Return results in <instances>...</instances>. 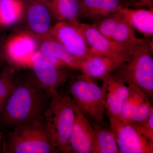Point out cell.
<instances>
[{
	"instance_id": "obj_1",
	"label": "cell",
	"mask_w": 153,
	"mask_h": 153,
	"mask_svg": "<svg viewBox=\"0 0 153 153\" xmlns=\"http://www.w3.org/2000/svg\"><path fill=\"white\" fill-rule=\"evenodd\" d=\"M52 97L41 87L32 71L16 75L13 89L0 111V126L9 131L44 117Z\"/></svg>"
},
{
	"instance_id": "obj_2",
	"label": "cell",
	"mask_w": 153,
	"mask_h": 153,
	"mask_svg": "<svg viewBox=\"0 0 153 153\" xmlns=\"http://www.w3.org/2000/svg\"><path fill=\"white\" fill-rule=\"evenodd\" d=\"M4 153H57L48 128L46 115L15 127L3 136Z\"/></svg>"
},
{
	"instance_id": "obj_3",
	"label": "cell",
	"mask_w": 153,
	"mask_h": 153,
	"mask_svg": "<svg viewBox=\"0 0 153 153\" xmlns=\"http://www.w3.org/2000/svg\"><path fill=\"white\" fill-rule=\"evenodd\" d=\"M127 85L141 91L153 99V42L149 39L133 45L128 58L112 73Z\"/></svg>"
},
{
	"instance_id": "obj_4",
	"label": "cell",
	"mask_w": 153,
	"mask_h": 153,
	"mask_svg": "<svg viewBox=\"0 0 153 153\" xmlns=\"http://www.w3.org/2000/svg\"><path fill=\"white\" fill-rule=\"evenodd\" d=\"M66 91L76 107L92 125H104L105 90L95 79L82 73L71 75Z\"/></svg>"
},
{
	"instance_id": "obj_5",
	"label": "cell",
	"mask_w": 153,
	"mask_h": 153,
	"mask_svg": "<svg viewBox=\"0 0 153 153\" xmlns=\"http://www.w3.org/2000/svg\"><path fill=\"white\" fill-rule=\"evenodd\" d=\"M75 116V105L62 88L52 96L46 114L48 128L59 153H71L69 139Z\"/></svg>"
},
{
	"instance_id": "obj_6",
	"label": "cell",
	"mask_w": 153,
	"mask_h": 153,
	"mask_svg": "<svg viewBox=\"0 0 153 153\" xmlns=\"http://www.w3.org/2000/svg\"><path fill=\"white\" fill-rule=\"evenodd\" d=\"M82 33L91 52L94 55L111 57L124 62L127 60L130 47H127L106 38L93 24L79 22H69Z\"/></svg>"
},
{
	"instance_id": "obj_7",
	"label": "cell",
	"mask_w": 153,
	"mask_h": 153,
	"mask_svg": "<svg viewBox=\"0 0 153 153\" xmlns=\"http://www.w3.org/2000/svg\"><path fill=\"white\" fill-rule=\"evenodd\" d=\"M109 120L120 153H153V143L141 133L132 124L123 122L117 118H110Z\"/></svg>"
},
{
	"instance_id": "obj_8",
	"label": "cell",
	"mask_w": 153,
	"mask_h": 153,
	"mask_svg": "<svg viewBox=\"0 0 153 153\" xmlns=\"http://www.w3.org/2000/svg\"><path fill=\"white\" fill-rule=\"evenodd\" d=\"M23 17L27 32L38 42L52 36V17L44 4L37 0H24Z\"/></svg>"
},
{
	"instance_id": "obj_9",
	"label": "cell",
	"mask_w": 153,
	"mask_h": 153,
	"mask_svg": "<svg viewBox=\"0 0 153 153\" xmlns=\"http://www.w3.org/2000/svg\"><path fill=\"white\" fill-rule=\"evenodd\" d=\"M52 35L71 55L79 60L94 55L82 33L71 22H57L52 27Z\"/></svg>"
},
{
	"instance_id": "obj_10",
	"label": "cell",
	"mask_w": 153,
	"mask_h": 153,
	"mask_svg": "<svg viewBox=\"0 0 153 153\" xmlns=\"http://www.w3.org/2000/svg\"><path fill=\"white\" fill-rule=\"evenodd\" d=\"M30 68L41 87L52 97L62 88L71 76L66 69L68 68L43 60H33Z\"/></svg>"
},
{
	"instance_id": "obj_11",
	"label": "cell",
	"mask_w": 153,
	"mask_h": 153,
	"mask_svg": "<svg viewBox=\"0 0 153 153\" xmlns=\"http://www.w3.org/2000/svg\"><path fill=\"white\" fill-rule=\"evenodd\" d=\"M36 49V39L27 32H21L7 40L4 53L7 60L14 65L30 68Z\"/></svg>"
},
{
	"instance_id": "obj_12",
	"label": "cell",
	"mask_w": 153,
	"mask_h": 153,
	"mask_svg": "<svg viewBox=\"0 0 153 153\" xmlns=\"http://www.w3.org/2000/svg\"><path fill=\"white\" fill-rule=\"evenodd\" d=\"M102 82L105 92V113L108 119L119 117L129 94L128 86L113 74Z\"/></svg>"
},
{
	"instance_id": "obj_13",
	"label": "cell",
	"mask_w": 153,
	"mask_h": 153,
	"mask_svg": "<svg viewBox=\"0 0 153 153\" xmlns=\"http://www.w3.org/2000/svg\"><path fill=\"white\" fill-rule=\"evenodd\" d=\"M94 128L90 121L75 106V116L70 139L71 153H91Z\"/></svg>"
},
{
	"instance_id": "obj_14",
	"label": "cell",
	"mask_w": 153,
	"mask_h": 153,
	"mask_svg": "<svg viewBox=\"0 0 153 153\" xmlns=\"http://www.w3.org/2000/svg\"><path fill=\"white\" fill-rule=\"evenodd\" d=\"M81 19L92 24L125 7L124 0H79ZM85 22V23H86Z\"/></svg>"
},
{
	"instance_id": "obj_15",
	"label": "cell",
	"mask_w": 153,
	"mask_h": 153,
	"mask_svg": "<svg viewBox=\"0 0 153 153\" xmlns=\"http://www.w3.org/2000/svg\"><path fill=\"white\" fill-rule=\"evenodd\" d=\"M123 63L111 57L94 55L81 60L78 70L94 79L102 81Z\"/></svg>"
},
{
	"instance_id": "obj_16",
	"label": "cell",
	"mask_w": 153,
	"mask_h": 153,
	"mask_svg": "<svg viewBox=\"0 0 153 153\" xmlns=\"http://www.w3.org/2000/svg\"><path fill=\"white\" fill-rule=\"evenodd\" d=\"M133 29L148 38L153 35V8H132L123 7L120 9Z\"/></svg>"
},
{
	"instance_id": "obj_17",
	"label": "cell",
	"mask_w": 153,
	"mask_h": 153,
	"mask_svg": "<svg viewBox=\"0 0 153 153\" xmlns=\"http://www.w3.org/2000/svg\"><path fill=\"white\" fill-rule=\"evenodd\" d=\"M44 4L52 17L58 22H71L78 20L79 0H37Z\"/></svg>"
},
{
	"instance_id": "obj_18",
	"label": "cell",
	"mask_w": 153,
	"mask_h": 153,
	"mask_svg": "<svg viewBox=\"0 0 153 153\" xmlns=\"http://www.w3.org/2000/svg\"><path fill=\"white\" fill-rule=\"evenodd\" d=\"M39 42V49L42 52L55 57L68 68L78 70L81 60L71 55L53 36Z\"/></svg>"
},
{
	"instance_id": "obj_19",
	"label": "cell",
	"mask_w": 153,
	"mask_h": 153,
	"mask_svg": "<svg viewBox=\"0 0 153 153\" xmlns=\"http://www.w3.org/2000/svg\"><path fill=\"white\" fill-rule=\"evenodd\" d=\"M93 126L94 135L91 153H120L114 133L104 125Z\"/></svg>"
},
{
	"instance_id": "obj_20",
	"label": "cell",
	"mask_w": 153,
	"mask_h": 153,
	"mask_svg": "<svg viewBox=\"0 0 153 153\" xmlns=\"http://www.w3.org/2000/svg\"><path fill=\"white\" fill-rule=\"evenodd\" d=\"M24 0L0 1V26L13 25L23 18Z\"/></svg>"
},
{
	"instance_id": "obj_21",
	"label": "cell",
	"mask_w": 153,
	"mask_h": 153,
	"mask_svg": "<svg viewBox=\"0 0 153 153\" xmlns=\"http://www.w3.org/2000/svg\"><path fill=\"white\" fill-rule=\"evenodd\" d=\"M122 13V16L116 27L111 40L127 47H130L134 44L146 41L148 38H137L131 25L123 13Z\"/></svg>"
},
{
	"instance_id": "obj_22",
	"label": "cell",
	"mask_w": 153,
	"mask_h": 153,
	"mask_svg": "<svg viewBox=\"0 0 153 153\" xmlns=\"http://www.w3.org/2000/svg\"><path fill=\"white\" fill-rule=\"evenodd\" d=\"M128 87L130 92L128 98L124 105L120 116L117 118L120 120L127 123H129L132 116L140 103L148 97L137 88L133 86Z\"/></svg>"
},
{
	"instance_id": "obj_23",
	"label": "cell",
	"mask_w": 153,
	"mask_h": 153,
	"mask_svg": "<svg viewBox=\"0 0 153 153\" xmlns=\"http://www.w3.org/2000/svg\"><path fill=\"white\" fill-rule=\"evenodd\" d=\"M122 16V13L120 10L92 24L103 36L111 40L115 29Z\"/></svg>"
},
{
	"instance_id": "obj_24",
	"label": "cell",
	"mask_w": 153,
	"mask_h": 153,
	"mask_svg": "<svg viewBox=\"0 0 153 153\" xmlns=\"http://www.w3.org/2000/svg\"><path fill=\"white\" fill-rule=\"evenodd\" d=\"M131 124L141 133L153 143V113L144 120Z\"/></svg>"
},
{
	"instance_id": "obj_25",
	"label": "cell",
	"mask_w": 153,
	"mask_h": 153,
	"mask_svg": "<svg viewBox=\"0 0 153 153\" xmlns=\"http://www.w3.org/2000/svg\"><path fill=\"white\" fill-rule=\"evenodd\" d=\"M125 5L132 8H147L153 7V0H124Z\"/></svg>"
},
{
	"instance_id": "obj_26",
	"label": "cell",
	"mask_w": 153,
	"mask_h": 153,
	"mask_svg": "<svg viewBox=\"0 0 153 153\" xmlns=\"http://www.w3.org/2000/svg\"><path fill=\"white\" fill-rule=\"evenodd\" d=\"M3 135L2 132L0 131V153L1 152L2 144Z\"/></svg>"
},
{
	"instance_id": "obj_27",
	"label": "cell",
	"mask_w": 153,
	"mask_h": 153,
	"mask_svg": "<svg viewBox=\"0 0 153 153\" xmlns=\"http://www.w3.org/2000/svg\"><path fill=\"white\" fill-rule=\"evenodd\" d=\"M0 1H1V0H0Z\"/></svg>"
}]
</instances>
